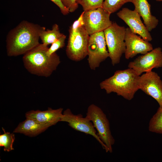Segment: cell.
Wrapping results in <instances>:
<instances>
[{
  "instance_id": "cell-1",
  "label": "cell",
  "mask_w": 162,
  "mask_h": 162,
  "mask_svg": "<svg viewBox=\"0 0 162 162\" xmlns=\"http://www.w3.org/2000/svg\"><path fill=\"white\" fill-rule=\"evenodd\" d=\"M44 27L23 20L8 33L6 39L9 56L24 55L40 43V34Z\"/></svg>"
},
{
  "instance_id": "cell-2",
  "label": "cell",
  "mask_w": 162,
  "mask_h": 162,
  "mask_svg": "<svg viewBox=\"0 0 162 162\" xmlns=\"http://www.w3.org/2000/svg\"><path fill=\"white\" fill-rule=\"evenodd\" d=\"M48 46L40 44L23 55L22 60L26 69L32 74L39 76H50L60 63L56 52L49 56Z\"/></svg>"
},
{
  "instance_id": "cell-3",
  "label": "cell",
  "mask_w": 162,
  "mask_h": 162,
  "mask_svg": "<svg viewBox=\"0 0 162 162\" xmlns=\"http://www.w3.org/2000/svg\"><path fill=\"white\" fill-rule=\"evenodd\" d=\"M140 76L132 69L118 70L109 78L100 83V88L107 94L116 93L128 100H131L139 89Z\"/></svg>"
},
{
  "instance_id": "cell-4",
  "label": "cell",
  "mask_w": 162,
  "mask_h": 162,
  "mask_svg": "<svg viewBox=\"0 0 162 162\" xmlns=\"http://www.w3.org/2000/svg\"><path fill=\"white\" fill-rule=\"evenodd\" d=\"M126 30L125 27L114 22L104 31L109 57L113 66L119 63L122 55L125 52Z\"/></svg>"
},
{
  "instance_id": "cell-5",
  "label": "cell",
  "mask_w": 162,
  "mask_h": 162,
  "mask_svg": "<svg viewBox=\"0 0 162 162\" xmlns=\"http://www.w3.org/2000/svg\"><path fill=\"white\" fill-rule=\"evenodd\" d=\"M91 121L97 131L99 138L106 147V152H112L115 142L110 131L109 121L102 109L94 104L88 108L86 116Z\"/></svg>"
},
{
  "instance_id": "cell-6",
  "label": "cell",
  "mask_w": 162,
  "mask_h": 162,
  "mask_svg": "<svg viewBox=\"0 0 162 162\" xmlns=\"http://www.w3.org/2000/svg\"><path fill=\"white\" fill-rule=\"evenodd\" d=\"M69 36L66 49L70 60L79 62L87 56V46L90 35L84 26L72 29L69 28Z\"/></svg>"
},
{
  "instance_id": "cell-7",
  "label": "cell",
  "mask_w": 162,
  "mask_h": 162,
  "mask_svg": "<svg viewBox=\"0 0 162 162\" xmlns=\"http://www.w3.org/2000/svg\"><path fill=\"white\" fill-rule=\"evenodd\" d=\"M104 31L90 35L87 46V59L89 67L95 70L109 57Z\"/></svg>"
},
{
  "instance_id": "cell-8",
  "label": "cell",
  "mask_w": 162,
  "mask_h": 162,
  "mask_svg": "<svg viewBox=\"0 0 162 162\" xmlns=\"http://www.w3.org/2000/svg\"><path fill=\"white\" fill-rule=\"evenodd\" d=\"M110 15L103 8L83 11L84 26L89 35L104 31L110 26L112 23Z\"/></svg>"
},
{
  "instance_id": "cell-9",
  "label": "cell",
  "mask_w": 162,
  "mask_h": 162,
  "mask_svg": "<svg viewBox=\"0 0 162 162\" xmlns=\"http://www.w3.org/2000/svg\"><path fill=\"white\" fill-rule=\"evenodd\" d=\"M128 67L139 75L152 70L154 68L162 67V50L155 48L146 54L140 56L130 62Z\"/></svg>"
},
{
  "instance_id": "cell-10",
  "label": "cell",
  "mask_w": 162,
  "mask_h": 162,
  "mask_svg": "<svg viewBox=\"0 0 162 162\" xmlns=\"http://www.w3.org/2000/svg\"><path fill=\"white\" fill-rule=\"evenodd\" d=\"M60 122H66L73 129L92 136L99 142L106 151V147L98 136L92 122L86 117H83L80 114H74L70 109L68 108L63 113Z\"/></svg>"
},
{
  "instance_id": "cell-11",
  "label": "cell",
  "mask_w": 162,
  "mask_h": 162,
  "mask_svg": "<svg viewBox=\"0 0 162 162\" xmlns=\"http://www.w3.org/2000/svg\"><path fill=\"white\" fill-rule=\"evenodd\" d=\"M139 88L155 99L162 108V80L156 73L151 70L140 76Z\"/></svg>"
},
{
  "instance_id": "cell-12",
  "label": "cell",
  "mask_w": 162,
  "mask_h": 162,
  "mask_svg": "<svg viewBox=\"0 0 162 162\" xmlns=\"http://www.w3.org/2000/svg\"><path fill=\"white\" fill-rule=\"evenodd\" d=\"M117 15L134 33L139 35L146 41L152 40V38L149 32L142 22L140 15L135 9L132 10L128 8H123L117 13Z\"/></svg>"
},
{
  "instance_id": "cell-13",
  "label": "cell",
  "mask_w": 162,
  "mask_h": 162,
  "mask_svg": "<svg viewBox=\"0 0 162 162\" xmlns=\"http://www.w3.org/2000/svg\"><path fill=\"white\" fill-rule=\"evenodd\" d=\"M124 41L126 49L124 54L127 59L138 54H145L153 49L151 43L134 33L129 27L126 28Z\"/></svg>"
},
{
  "instance_id": "cell-14",
  "label": "cell",
  "mask_w": 162,
  "mask_h": 162,
  "mask_svg": "<svg viewBox=\"0 0 162 162\" xmlns=\"http://www.w3.org/2000/svg\"><path fill=\"white\" fill-rule=\"evenodd\" d=\"M63 110L62 108L53 109L49 107L45 111H29L26 113L25 116L26 118H31L41 123L48 124L52 126L60 122Z\"/></svg>"
},
{
  "instance_id": "cell-15",
  "label": "cell",
  "mask_w": 162,
  "mask_h": 162,
  "mask_svg": "<svg viewBox=\"0 0 162 162\" xmlns=\"http://www.w3.org/2000/svg\"><path fill=\"white\" fill-rule=\"evenodd\" d=\"M135 9L142 18L144 23L150 32L155 28L158 24L159 20L153 15L151 10V5L147 0H133Z\"/></svg>"
},
{
  "instance_id": "cell-16",
  "label": "cell",
  "mask_w": 162,
  "mask_h": 162,
  "mask_svg": "<svg viewBox=\"0 0 162 162\" xmlns=\"http://www.w3.org/2000/svg\"><path fill=\"white\" fill-rule=\"evenodd\" d=\"M51 126L42 124L29 118L20 122L13 133H20L30 136H35L45 131Z\"/></svg>"
},
{
  "instance_id": "cell-17",
  "label": "cell",
  "mask_w": 162,
  "mask_h": 162,
  "mask_svg": "<svg viewBox=\"0 0 162 162\" xmlns=\"http://www.w3.org/2000/svg\"><path fill=\"white\" fill-rule=\"evenodd\" d=\"M63 34L61 33L58 25L54 24L51 29H44L42 30L40 34V38L42 44L48 46L58 39Z\"/></svg>"
},
{
  "instance_id": "cell-18",
  "label": "cell",
  "mask_w": 162,
  "mask_h": 162,
  "mask_svg": "<svg viewBox=\"0 0 162 162\" xmlns=\"http://www.w3.org/2000/svg\"><path fill=\"white\" fill-rule=\"evenodd\" d=\"M148 130L152 132L162 134V108L160 107L151 119Z\"/></svg>"
},
{
  "instance_id": "cell-19",
  "label": "cell",
  "mask_w": 162,
  "mask_h": 162,
  "mask_svg": "<svg viewBox=\"0 0 162 162\" xmlns=\"http://www.w3.org/2000/svg\"><path fill=\"white\" fill-rule=\"evenodd\" d=\"M133 0H104L103 8L110 14L118 10L124 4Z\"/></svg>"
},
{
  "instance_id": "cell-20",
  "label": "cell",
  "mask_w": 162,
  "mask_h": 162,
  "mask_svg": "<svg viewBox=\"0 0 162 162\" xmlns=\"http://www.w3.org/2000/svg\"><path fill=\"white\" fill-rule=\"evenodd\" d=\"M2 129L4 133L0 135V146L4 147V151L9 152L14 149L13 145L15 139V136L13 133L6 132L3 128Z\"/></svg>"
},
{
  "instance_id": "cell-21",
  "label": "cell",
  "mask_w": 162,
  "mask_h": 162,
  "mask_svg": "<svg viewBox=\"0 0 162 162\" xmlns=\"http://www.w3.org/2000/svg\"><path fill=\"white\" fill-rule=\"evenodd\" d=\"M104 0H76L79 4L82 6L84 11L103 8Z\"/></svg>"
},
{
  "instance_id": "cell-22",
  "label": "cell",
  "mask_w": 162,
  "mask_h": 162,
  "mask_svg": "<svg viewBox=\"0 0 162 162\" xmlns=\"http://www.w3.org/2000/svg\"><path fill=\"white\" fill-rule=\"evenodd\" d=\"M66 36L64 34L62 36L56 41L51 44V46L48 49L47 53V55L51 56L56 52L58 49L64 47L65 45Z\"/></svg>"
},
{
  "instance_id": "cell-23",
  "label": "cell",
  "mask_w": 162,
  "mask_h": 162,
  "mask_svg": "<svg viewBox=\"0 0 162 162\" xmlns=\"http://www.w3.org/2000/svg\"><path fill=\"white\" fill-rule=\"evenodd\" d=\"M63 5L69 10L70 12H73L78 7L76 0H61Z\"/></svg>"
},
{
  "instance_id": "cell-24",
  "label": "cell",
  "mask_w": 162,
  "mask_h": 162,
  "mask_svg": "<svg viewBox=\"0 0 162 162\" xmlns=\"http://www.w3.org/2000/svg\"><path fill=\"white\" fill-rule=\"evenodd\" d=\"M55 4L60 9L61 12L64 15H65L69 13V10L62 4L61 0H50Z\"/></svg>"
},
{
  "instance_id": "cell-25",
  "label": "cell",
  "mask_w": 162,
  "mask_h": 162,
  "mask_svg": "<svg viewBox=\"0 0 162 162\" xmlns=\"http://www.w3.org/2000/svg\"><path fill=\"white\" fill-rule=\"evenodd\" d=\"M155 0L157 2H162V0Z\"/></svg>"
}]
</instances>
